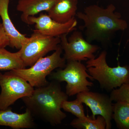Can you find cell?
<instances>
[{
    "instance_id": "obj_20",
    "label": "cell",
    "mask_w": 129,
    "mask_h": 129,
    "mask_svg": "<svg viewBox=\"0 0 129 129\" xmlns=\"http://www.w3.org/2000/svg\"><path fill=\"white\" fill-rule=\"evenodd\" d=\"M9 45V40L2 23L0 22V49L5 48Z\"/></svg>"
},
{
    "instance_id": "obj_4",
    "label": "cell",
    "mask_w": 129,
    "mask_h": 129,
    "mask_svg": "<svg viewBox=\"0 0 129 129\" xmlns=\"http://www.w3.org/2000/svg\"><path fill=\"white\" fill-rule=\"evenodd\" d=\"M63 50L60 45L52 54L40 58L29 68L10 70L12 73L21 77L36 88L46 85L49 82L47 76L56 69L63 68L66 60L62 57Z\"/></svg>"
},
{
    "instance_id": "obj_12",
    "label": "cell",
    "mask_w": 129,
    "mask_h": 129,
    "mask_svg": "<svg viewBox=\"0 0 129 129\" xmlns=\"http://www.w3.org/2000/svg\"><path fill=\"white\" fill-rule=\"evenodd\" d=\"M0 125L8 126L14 129H29L35 126L30 111L26 109L24 113L14 112L11 107L0 109Z\"/></svg>"
},
{
    "instance_id": "obj_1",
    "label": "cell",
    "mask_w": 129,
    "mask_h": 129,
    "mask_svg": "<svg viewBox=\"0 0 129 129\" xmlns=\"http://www.w3.org/2000/svg\"><path fill=\"white\" fill-rule=\"evenodd\" d=\"M68 97L60 83L52 80L46 85L36 88L30 95L22 99L33 117L55 126L61 124L67 117L62 111V104Z\"/></svg>"
},
{
    "instance_id": "obj_6",
    "label": "cell",
    "mask_w": 129,
    "mask_h": 129,
    "mask_svg": "<svg viewBox=\"0 0 129 129\" xmlns=\"http://www.w3.org/2000/svg\"><path fill=\"white\" fill-rule=\"evenodd\" d=\"M61 43L60 37H51L36 30L19 51L25 67H30L47 53L55 51Z\"/></svg>"
},
{
    "instance_id": "obj_5",
    "label": "cell",
    "mask_w": 129,
    "mask_h": 129,
    "mask_svg": "<svg viewBox=\"0 0 129 129\" xmlns=\"http://www.w3.org/2000/svg\"><path fill=\"white\" fill-rule=\"evenodd\" d=\"M49 75L52 80L67 82L66 93L68 96L89 91L90 87L93 85V83L87 79L94 80L88 73L86 67L78 61H68L63 69L60 68Z\"/></svg>"
},
{
    "instance_id": "obj_2",
    "label": "cell",
    "mask_w": 129,
    "mask_h": 129,
    "mask_svg": "<svg viewBox=\"0 0 129 129\" xmlns=\"http://www.w3.org/2000/svg\"><path fill=\"white\" fill-rule=\"evenodd\" d=\"M115 10L112 4L105 8L94 5L86 7L83 12L77 13L76 16L84 22L82 27L85 29L87 41L107 42L115 32L127 28V22Z\"/></svg>"
},
{
    "instance_id": "obj_8",
    "label": "cell",
    "mask_w": 129,
    "mask_h": 129,
    "mask_svg": "<svg viewBox=\"0 0 129 129\" xmlns=\"http://www.w3.org/2000/svg\"><path fill=\"white\" fill-rule=\"evenodd\" d=\"M67 35L60 36V45L64 51L63 57L67 61L81 62L95 57L94 53L99 50V46L91 44L85 39L80 31L74 30L68 39L67 38Z\"/></svg>"
},
{
    "instance_id": "obj_17",
    "label": "cell",
    "mask_w": 129,
    "mask_h": 129,
    "mask_svg": "<svg viewBox=\"0 0 129 129\" xmlns=\"http://www.w3.org/2000/svg\"><path fill=\"white\" fill-rule=\"evenodd\" d=\"M70 125L77 129H105L106 127L105 119L101 115H98L95 119L92 118L91 116L76 118L72 120Z\"/></svg>"
},
{
    "instance_id": "obj_11",
    "label": "cell",
    "mask_w": 129,
    "mask_h": 129,
    "mask_svg": "<svg viewBox=\"0 0 129 129\" xmlns=\"http://www.w3.org/2000/svg\"><path fill=\"white\" fill-rule=\"evenodd\" d=\"M9 1L10 0H0V17L4 30L9 39V46L19 50L28 38L18 31L12 22L8 13Z\"/></svg>"
},
{
    "instance_id": "obj_18",
    "label": "cell",
    "mask_w": 129,
    "mask_h": 129,
    "mask_svg": "<svg viewBox=\"0 0 129 129\" xmlns=\"http://www.w3.org/2000/svg\"><path fill=\"white\" fill-rule=\"evenodd\" d=\"M83 103L78 99L69 101L68 100L63 102L62 109L66 112L71 113L77 118H84L86 117L84 112Z\"/></svg>"
},
{
    "instance_id": "obj_3",
    "label": "cell",
    "mask_w": 129,
    "mask_h": 129,
    "mask_svg": "<svg viewBox=\"0 0 129 129\" xmlns=\"http://www.w3.org/2000/svg\"><path fill=\"white\" fill-rule=\"evenodd\" d=\"M107 56L106 51H103L97 57L87 60L86 67L88 73L98 81L101 89L111 91L129 83V66L109 67Z\"/></svg>"
},
{
    "instance_id": "obj_9",
    "label": "cell",
    "mask_w": 129,
    "mask_h": 129,
    "mask_svg": "<svg viewBox=\"0 0 129 129\" xmlns=\"http://www.w3.org/2000/svg\"><path fill=\"white\" fill-rule=\"evenodd\" d=\"M76 98L89 108L92 112V118L95 119L97 115H101L106 120V129L111 128L113 104L110 96L89 91L77 94Z\"/></svg>"
},
{
    "instance_id": "obj_13",
    "label": "cell",
    "mask_w": 129,
    "mask_h": 129,
    "mask_svg": "<svg viewBox=\"0 0 129 129\" xmlns=\"http://www.w3.org/2000/svg\"><path fill=\"white\" fill-rule=\"evenodd\" d=\"M78 0H56L48 15L60 23H65L77 14Z\"/></svg>"
},
{
    "instance_id": "obj_19",
    "label": "cell",
    "mask_w": 129,
    "mask_h": 129,
    "mask_svg": "<svg viewBox=\"0 0 129 129\" xmlns=\"http://www.w3.org/2000/svg\"><path fill=\"white\" fill-rule=\"evenodd\" d=\"M110 98L112 101L124 102L129 103V83L123 84L117 89L111 91Z\"/></svg>"
},
{
    "instance_id": "obj_7",
    "label": "cell",
    "mask_w": 129,
    "mask_h": 129,
    "mask_svg": "<svg viewBox=\"0 0 129 129\" xmlns=\"http://www.w3.org/2000/svg\"><path fill=\"white\" fill-rule=\"evenodd\" d=\"M0 109H6L18 99L30 95L34 88L27 81L10 71L0 73Z\"/></svg>"
},
{
    "instance_id": "obj_15",
    "label": "cell",
    "mask_w": 129,
    "mask_h": 129,
    "mask_svg": "<svg viewBox=\"0 0 129 129\" xmlns=\"http://www.w3.org/2000/svg\"><path fill=\"white\" fill-rule=\"evenodd\" d=\"M25 68L19 52H11L5 48L0 49V70L10 71Z\"/></svg>"
},
{
    "instance_id": "obj_10",
    "label": "cell",
    "mask_w": 129,
    "mask_h": 129,
    "mask_svg": "<svg viewBox=\"0 0 129 129\" xmlns=\"http://www.w3.org/2000/svg\"><path fill=\"white\" fill-rule=\"evenodd\" d=\"M29 24H35V29L43 34L51 37H60L76 30L78 22L74 17L65 23H60L51 18L48 14L41 13L39 17H29Z\"/></svg>"
},
{
    "instance_id": "obj_14",
    "label": "cell",
    "mask_w": 129,
    "mask_h": 129,
    "mask_svg": "<svg viewBox=\"0 0 129 129\" xmlns=\"http://www.w3.org/2000/svg\"><path fill=\"white\" fill-rule=\"evenodd\" d=\"M56 0H19L17 10L21 12V19L29 24V17L34 16L42 11L48 12Z\"/></svg>"
},
{
    "instance_id": "obj_16",
    "label": "cell",
    "mask_w": 129,
    "mask_h": 129,
    "mask_svg": "<svg viewBox=\"0 0 129 129\" xmlns=\"http://www.w3.org/2000/svg\"><path fill=\"white\" fill-rule=\"evenodd\" d=\"M112 119L120 129H129V103L118 102L113 104Z\"/></svg>"
}]
</instances>
